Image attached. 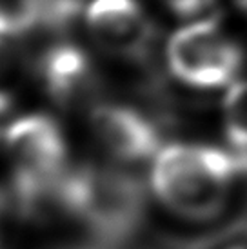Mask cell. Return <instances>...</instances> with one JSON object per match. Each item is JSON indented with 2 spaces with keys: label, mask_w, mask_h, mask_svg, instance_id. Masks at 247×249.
I'll return each instance as SVG.
<instances>
[{
  "label": "cell",
  "mask_w": 247,
  "mask_h": 249,
  "mask_svg": "<svg viewBox=\"0 0 247 249\" xmlns=\"http://www.w3.org/2000/svg\"><path fill=\"white\" fill-rule=\"evenodd\" d=\"M247 173L236 151L175 142L153 159L151 189L167 211L189 222H209L226 211L233 184Z\"/></svg>",
  "instance_id": "cell-1"
},
{
  "label": "cell",
  "mask_w": 247,
  "mask_h": 249,
  "mask_svg": "<svg viewBox=\"0 0 247 249\" xmlns=\"http://www.w3.org/2000/svg\"><path fill=\"white\" fill-rule=\"evenodd\" d=\"M60 202L64 213L84 222L96 240L113 246H124L144 222V186L120 167H69L60 184Z\"/></svg>",
  "instance_id": "cell-2"
},
{
  "label": "cell",
  "mask_w": 247,
  "mask_h": 249,
  "mask_svg": "<svg viewBox=\"0 0 247 249\" xmlns=\"http://www.w3.org/2000/svg\"><path fill=\"white\" fill-rule=\"evenodd\" d=\"M244 62L242 49L214 18L178 29L167 44V64L180 82L196 89L231 86Z\"/></svg>",
  "instance_id": "cell-3"
},
{
  "label": "cell",
  "mask_w": 247,
  "mask_h": 249,
  "mask_svg": "<svg viewBox=\"0 0 247 249\" xmlns=\"http://www.w3.org/2000/svg\"><path fill=\"white\" fill-rule=\"evenodd\" d=\"M86 22L95 44L111 56L144 60L153 48L155 28L138 0H93Z\"/></svg>",
  "instance_id": "cell-4"
},
{
  "label": "cell",
  "mask_w": 247,
  "mask_h": 249,
  "mask_svg": "<svg viewBox=\"0 0 247 249\" xmlns=\"http://www.w3.org/2000/svg\"><path fill=\"white\" fill-rule=\"evenodd\" d=\"M93 137L118 164H138L160 151L157 125L142 113L117 104H100L89 115Z\"/></svg>",
  "instance_id": "cell-5"
},
{
  "label": "cell",
  "mask_w": 247,
  "mask_h": 249,
  "mask_svg": "<svg viewBox=\"0 0 247 249\" xmlns=\"http://www.w3.org/2000/svg\"><path fill=\"white\" fill-rule=\"evenodd\" d=\"M40 75L48 93L60 104L80 98L93 86L89 60L73 44L51 46L40 60Z\"/></svg>",
  "instance_id": "cell-6"
},
{
  "label": "cell",
  "mask_w": 247,
  "mask_h": 249,
  "mask_svg": "<svg viewBox=\"0 0 247 249\" xmlns=\"http://www.w3.org/2000/svg\"><path fill=\"white\" fill-rule=\"evenodd\" d=\"M24 31L0 17V118L13 107L26 75Z\"/></svg>",
  "instance_id": "cell-7"
},
{
  "label": "cell",
  "mask_w": 247,
  "mask_h": 249,
  "mask_svg": "<svg viewBox=\"0 0 247 249\" xmlns=\"http://www.w3.org/2000/svg\"><path fill=\"white\" fill-rule=\"evenodd\" d=\"M224 131L233 151L240 153L247 160V80L229 86L224 106Z\"/></svg>",
  "instance_id": "cell-8"
},
{
  "label": "cell",
  "mask_w": 247,
  "mask_h": 249,
  "mask_svg": "<svg viewBox=\"0 0 247 249\" xmlns=\"http://www.w3.org/2000/svg\"><path fill=\"white\" fill-rule=\"evenodd\" d=\"M164 2L169 9H173L175 13L182 15V17L198 15L213 4V0H164Z\"/></svg>",
  "instance_id": "cell-9"
},
{
  "label": "cell",
  "mask_w": 247,
  "mask_h": 249,
  "mask_svg": "<svg viewBox=\"0 0 247 249\" xmlns=\"http://www.w3.org/2000/svg\"><path fill=\"white\" fill-rule=\"evenodd\" d=\"M238 4H240V7L247 13V0H238Z\"/></svg>",
  "instance_id": "cell-10"
},
{
  "label": "cell",
  "mask_w": 247,
  "mask_h": 249,
  "mask_svg": "<svg viewBox=\"0 0 247 249\" xmlns=\"http://www.w3.org/2000/svg\"><path fill=\"white\" fill-rule=\"evenodd\" d=\"M224 249H247V246H229V248H224Z\"/></svg>",
  "instance_id": "cell-11"
},
{
  "label": "cell",
  "mask_w": 247,
  "mask_h": 249,
  "mask_svg": "<svg viewBox=\"0 0 247 249\" xmlns=\"http://www.w3.org/2000/svg\"><path fill=\"white\" fill-rule=\"evenodd\" d=\"M0 206H6V196L4 195H0Z\"/></svg>",
  "instance_id": "cell-12"
}]
</instances>
